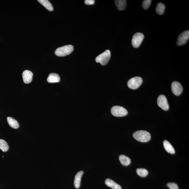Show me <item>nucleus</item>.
I'll return each mask as SVG.
<instances>
[{
	"instance_id": "obj_1",
	"label": "nucleus",
	"mask_w": 189,
	"mask_h": 189,
	"mask_svg": "<svg viewBox=\"0 0 189 189\" xmlns=\"http://www.w3.org/2000/svg\"><path fill=\"white\" fill-rule=\"evenodd\" d=\"M133 136L135 139L141 142H147L151 138L150 133L144 130L137 131L133 134Z\"/></svg>"
},
{
	"instance_id": "obj_2",
	"label": "nucleus",
	"mask_w": 189,
	"mask_h": 189,
	"mask_svg": "<svg viewBox=\"0 0 189 189\" xmlns=\"http://www.w3.org/2000/svg\"><path fill=\"white\" fill-rule=\"evenodd\" d=\"M74 47L71 45H68L59 47L56 50L55 53L58 56H65L68 55L72 52Z\"/></svg>"
},
{
	"instance_id": "obj_3",
	"label": "nucleus",
	"mask_w": 189,
	"mask_h": 189,
	"mask_svg": "<svg viewBox=\"0 0 189 189\" xmlns=\"http://www.w3.org/2000/svg\"><path fill=\"white\" fill-rule=\"evenodd\" d=\"M110 57V52L109 50H107L97 56L95 61L97 63H100L102 65H104L107 64Z\"/></svg>"
},
{
	"instance_id": "obj_4",
	"label": "nucleus",
	"mask_w": 189,
	"mask_h": 189,
	"mask_svg": "<svg viewBox=\"0 0 189 189\" xmlns=\"http://www.w3.org/2000/svg\"><path fill=\"white\" fill-rule=\"evenodd\" d=\"M111 113L116 117H123L126 116L128 113V111L124 108L120 106H115L112 108Z\"/></svg>"
},
{
	"instance_id": "obj_5",
	"label": "nucleus",
	"mask_w": 189,
	"mask_h": 189,
	"mask_svg": "<svg viewBox=\"0 0 189 189\" xmlns=\"http://www.w3.org/2000/svg\"><path fill=\"white\" fill-rule=\"evenodd\" d=\"M143 82L142 79L140 77H135L129 80L128 82L129 88L132 89H137Z\"/></svg>"
},
{
	"instance_id": "obj_6",
	"label": "nucleus",
	"mask_w": 189,
	"mask_h": 189,
	"mask_svg": "<svg viewBox=\"0 0 189 189\" xmlns=\"http://www.w3.org/2000/svg\"><path fill=\"white\" fill-rule=\"evenodd\" d=\"M144 38V35L141 33H137L133 35L132 40V44L134 48L139 47Z\"/></svg>"
},
{
	"instance_id": "obj_7",
	"label": "nucleus",
	"mask_w": 189,
	"mask_h": 189,
	"mask_svg": "<svg viewBox=\"0 0 189 189\" xmlns=\"http://www.w3.org/2000/svg\"><path fill=\"white\" fill-rule=\"evenodd\" d=\"M157 104L158 106L165 111L168 110L169 106L167 100L165 96L161 94L158 97Z\"/></svg>"
},
{
	"instance_id": "obj_8",
	"label": "nucleus",
	"mask_w": 189,
	"mask_h": 189,
	"mask_svg": "<svg viewBox=\"0 0 189 189\" xmlns=\"http://www.w3.org/2000/svg\"><path fill=\"white\" fill-rule=\"evenodd\" d=\"M189 38V31L186 30L181 33L178 36L176 44L178 46H181L186 43Z\"/></svg>"
},
{
	"instance_id": "obj_9",
	"label": "nucleus",
	"mask_w": 189,
	"mask_h": 189,
	"mask_svg": "<svg viewBox=\"0 0 189 189\" xmlns=\"http://www.w3.org/2000/svg\"><path fill=\"white\" fill-rule=\"evenodd\" d=\"M172 92L176 96H179L182 93L183 88L179 82L174 81L172 82L171 85Z\"/></svg>"
},
{
	"instance_id": "obj_10",
	"label": "nucleus",
	"mask_w": 189,
	"mask_h": 189,
	"mask_svg": "<svg viewBox=\"0 0 189 189\" xmlns=\"http://www.w3.org/2000/svg\"><path fill=\"white\" fill-rule=\"evenodd\" d=\"M22 76L23 80L25 83H30L32 80L33 73L28 70H25L22 73Z\"/></svg>"
},
{
	"instance_id": "obj_11",
	"label": "nucleus",
	"mask_w": 189,
	"mask_h": 189,
	"mask_svg": "<svg viewBox=\"0 0 189 189\" xmlns=\"http://www.w3.org/2000/svg\"><path fill=\"white\" fill-rule=\"evenodd\" d=\"M60 77L56 73H51L49 74L47 79V81L50 83H58L60 81Z\"/></svg>"
},
{
	"instance_id": "obj_12",
	"label": "nucleus",
	"mask_w": 189,
	"mask_h": 189,
	"mask_svg": "<svg viewBox=\"0 0 189 189\" xmlns=\"http://www.w3.org/2000/svg\"><path fill=\"white\" fill-rule=\"evenodd\" d=\"M83 174V171H80L78 172L77 174L76 175L74 181V185L76 188H80L81 178Z\"/></svg>"
},
{
	"instance_id": "obj_13",
	"label": "nucleus",
	"mask_w": 189,
	"mask_h": 189,
	"mask_svg": "<svg viewBox=\"0 0 189 189\" xmlns=\"http://www.w3.org/2000/svg\"><path fill=\"white\" fill-rule=\"evenodd\" d=\"M105 184L108 186L113 189H122L121 186L116 183L115 181L108 178L105 181Z\"/></svg>"
},
{
	"instance_id": "obj_14",
	"label": "nucleus",
	"mask_w": 189,
	"mask_h": 189,
	"mask_svg": "<svg viewBox=\"0 0 189 189\" xmlns=\"http://www.w3.org/2000/svg\"><path fill=\"white\" fill-rule=\"evenodd\" d=\"M115 4L119 10H123L126 8V1L125 0H116Z\"/></svg>"
},
{
	"instance_id": "obj_15",
	"label": "nucleus",
	"mask_w": 189,
	"mask_h": 189,
	"mask_svg": "<svg viewBox=\"0 0 189 189\" xmlns=\"http://www.w3.org/2000/svg\"><path fill=\"white\" fill-rule=\"evenodd\" d=\"M163 144L165 149L168 152L172 154L175 153L174 148L169 142L165 140L164 141Z\"/></svg>"
},
{
	"instance_id": "obj_16",
	"label": "nucleus",
	"mask_w": 189,
	"mask_h": 189,
	"mask_svg": "<svg viewBox=\"0 0 189 189\" xmlns=\"http://www.w3.org/2000/svg\"><path fill=\"white\" fill-rule=\"evenodd\" d=\"M7 121L9 126L13 129H17L19 127V124L16 120L11 117L7 118Z\"/></svg>"
},
{
	"instance_id": "obj_17",
	"label": "nucleus",
	"mask_w": 189,
	"mask_h": 189,
	"mask_svg": "<svg viewBox=\"0 0 189 189\" xmlns=\"http://www.w3.org/2000/svg\"><path fill=\"white\" fill-rule=\"evenodd\" d=\"M119 160L121 164L124 166L129 165L131 163L130 158L124 155H120Z\"/></svg>"
},
{
	"instance_id": "obj_18",
	"label": "nucleus",
	"mask_w": 189,
	"mask_h": 189,
	"mask_svg": "<svg viewBox=\"0 0 189 189\" xmlns=\"http://www.w3.org/2000/svg\"><path fill=\"white\" fill-rule=\"evenodd\" d=\"M38 1L45 7L47 10L50 11H52L53 10V7L52 5L48 0H38Z\"/></svg>"
},
{
	"instance_id": "obj_19",
	"label": "nucleus",
	"mask_w": 189,
	"mask_h": 189,
	"mask_svg": "<svg viewBox=\"0 0 189 189\" xmlns=\"http://www.w3.org/2000/svg\"><path fill=\"white\" fill-rule=\"evenodd\" d=\"M165 8V7L164 4L160 3L157 5L155 10L158 15H162L164 13Z\"/></svg>"
},
{
	"instance_id": "obj_20",
	"label": "nucleus",
	"mask_w": 189,
	"mask_h": 189,
	"mask_svg": "<svg viewBox=\"0 0 189 189\" xmlns=\"http://www.w3.org/2000/svg\"><path fill=\"white\" fill-rule=\"evenodd\" d=\"M9 146L7 143L4 140L0 139V149L3 152H5L8 150Z\"/></svg>"
},
{
	"instance_id": "obj_21",
	"label": "nucleus",
	"mask_w": 189,
	"mask_h": 189,
	"mask_svg": "<svg viewBox=\"0 0 189 189\" xmlns=\"http://www.w3.org/2000/svg\"><path fill=\"white\" fill-rule=\"evenodd\" d=\"M137 173L140 176L145 177L148 174L149 172L147 170L144 169H137Z\"/></svg>"
},
{
	"instance_id": "obj_22",
	"label": "nucleus",
	"mask_w": 189,
	"mask_h": 189,
	"mask_svg": "<svg viewBox=\"0 0 189 189\" xmlns=\"http://www.w3.org/2000/svg\"><path fill=\"white\" fill-rule=\"evenodd\" d=\"M152 1L151 0H145L143 1L142 7L145 10H147L150 5Z\"/></svg>"
},
{
	"instance_id": "obj_23",
	"label": "nucleus",
	"mask_w": 189,
	"mask_h": 189,
	"mask_svg": "<svg viewBox=\"0 0 189 189\" xmlns=\"http://www.w3.org/2000/svg\"><path fill=\"white\" fill-rule=\"evenodd\" d=\"M167 186L170 189H179L178 185L175 183H169L167 184Z\"/></svg>"
},
{
	"instance_id": "obj_24",
	"label": "nucleus",
	"mask_w": 189,
	"mask_h": 189,
	"mask_svg": "<svg viewBox=\"0 0 189 189\" xmlns=\"http://www.w3.org/2000/svg\"><path fill=\"white\" fill-rule=\"evenodd\" d=\"M95 1L94 0H86L85 1V4L87 5H93Z\"/></svg>"
}]
</instances>
